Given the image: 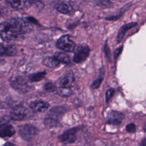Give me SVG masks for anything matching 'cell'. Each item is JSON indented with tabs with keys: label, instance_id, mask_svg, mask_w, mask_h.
<instances>
[{
	"label": "cell",
	"instance_id": "6da1fadb",
	"mask_svg": "<svg viewBox=\"0 0 146 146\" xmlns=\"http://www.w3.org/2000/svg\"><path fill=\"white\" fill-rule=\"evenodd\" d=\"M33 26L26 19L11 18L0 23V36L9 40L29 33Z\"/></svg>",
	"mask_w": 146,
	"mask_h": 146
},
{
	"label": "cell",
	"instance_id": "7a4b0ae2",
	"mask_svg": "<svg viewBox=\"0 0 146 146\" xmlns=\"http://www.w3.org/2000/svg\"><path fill=\"white\" fill-rule=\"evenodd\" d=\"M11 86L18 92L25 93L28 92L30 89V86L28 81L23 77L21 76H14L9 79Z\"/></svg>",
	"mask_w": 146,
	"mask_h": 146
},
{
	"label": "cell",
	"instance_id": "3957f363",
	"mask_svg": "<svg viewBox=\"0 0 146 146\" xmlns=\"http://www.w3.org/2000/svg\"><path fill=\"white\" fill-rule=\"evenodd\" d=\"M39 132L38 129L33 125L25 124L19 127L18 133L21 137L26 141L31 140Z\"/></svg>",
	"mask_w": 146,
	"mask_h": 146
},
{
	"label": "cell",
	"instance_id": "277c9868",
	"mask_svg": "<svg viewBox=\"0 0 146 146\" xmlns=\"http://www.w3.org/2000/svg\"><path fill=\"white\" fill-rule=\"evenodd\" d=\"M80 129V127H75L65 131L58 136L59 141L64 144H71L76 140V134Z\"/></svg>",
	"mask_w": 146,
	"mask_h": 146
},
{
	"label": "cell",
	"instance_id": "5b68a950",
	"mask_svg": "<svg viewBox=\"0 0 146 146\" xmlns=\"http://www.w3.org/2000/svg\"><path fill=\"white\" fill-rule=\"evenodd\" d=\"M30 112L26 107L22 105L15 106L11 110L10 118L14 120H22L30 116Z\"/></svg>",
	"mask_w": 146,
	"mask_h": 146
},
{
	"label": "cell",
	"instance_id": "8992f818",
	"mask_svg": "<svg viewBox=\"0 0 146 146\" xmlns=\"http://www.w3.org/2000/svg\"><path fill=\"white\" fill-rule=\"evenodd\" d=\"M56 46L59 49L67 52L73 51L75 47V43L70 39V36L68 35L60 37L56 42Z\"/></svg>",
	"mask_w": 146,
	"mask_h": 146
},
{
	"label": "cell",
	"instance_id": "52a82bcc",
	"mask_svg": "<svg viewBox=\"0 0 146 146\" xmlns=\"http://www.w3.org/2000/svg\"><path fill=\"white\" fill-rule=\"evenodd\" d=\"M75 82L74 74L71 71L64 73L56 81V85L58 87L70 88L72 86Z\"/></svg>",
	"mask_w": 146,
	"mask_h": 146
},
{
	"label": "cell",
	"instance_id": "ba28073f",
	"mask_svg": "<svg viewBox=\"0 0 146 146\" xmlns=\"http://www.w3.org/2000/svg\"><path fill=\"white\" fill-rule=\"evenodd\" d=\"M90 48L87 46H79L75 50L73 56V60L76 63L83 62L89 55Z\"/></svg>",
	"mask_w": 146,
	"mask_h": 146
},
{
	"label": "cell",
	"instance_id": "9c48e42d",
	"mask_svg": "<svg viewBox=\"0 0 146 146\" xmlns=\"http://www.w3.org/2000/svg\"><path fill=\"white\" fill-rule=\"evenodd\" d=\"M124 119L123 113L116 111H110L107 115L106 123L110 125H120Z\"/></svg>",
	"mask_w": 146,
	"mask_h": 146
},
{
	"label": "cell",
	"instance_id": "30bf717a",
	"mask_svg": "<svg viewBox=\"0 0 146 146\" xmlns=\"http://www.w3.org/2000/svg\"><path fill=\"white\" fill-rule=\"evenodd\" d=\"M31 109L35 112H44L48 108L49 104L42 100H34L30 103Z\"/></svg>",
	"mask_w": 146,
	"mask_h": 146
},
{
	"label": "cell",
	"instance_id": "8fae6325",
	"mask_svg": "<svg viewBox=\"0 0 146 146\" xmlns=\"http://www.w3.org/2000/svg\"><path fill=\"white\" fill-rule=\"evenodd\" d=\"M10 6L17 10H24L29 8L33 4L31 1H7Z\"/></svg>",
	"mask_w": 146,
	"mask_h": 146
},
{
	"label": "cell",
	"instance_id": "7c38bea8",
	"mask_svg": "<svg viewBox=\"0 0 146 146\" xmlns=\"http://www.w3.org/2000/svg\"><path fill=\"white\" fill-rule=\"evenodd\" d=\"M15 133L14 128L10 124H6L0 128V137H9Z\"/></svg>",
	"mask_w": 146,
	"mask_h": 146
},
{
	"label": "cell",
	"instance_id": "4fadbf2b",
	"mask_svg": "<svg viewBox=\"0 0 146 146\" xmlns=\"http://www.w3.org/2000/svg\"><path fill=\"white\" fill-rule=\"evenodd\" d=\"M137 23L132 22V23H129L128 24H126V25H124V26H123L119 30L118 34H117V42H120L123 39V38L124 36L125 33L127 30L135 27L136 26H137Z\"/></svg>",
	"mask_w": 146,
	"mask_h": 146
},
{
	"label": "cell",
	"instance_id": "5bb4252c",
	"mask_svg": "<svg viewBox=\"0 0 146 146\" xmlns=\"http://www.w3.org/2000/svg\"><path fill=\"white\" fill-rule=\"evenodd\" d=\"M54 57L56 58L59 62V63L61 62L67 65H69L71 63L69 56L64 52H56L54 54Z\"/></svg>",
	"mask_w": 146,
	"mask_h": 146
},
{
	"label": "cell",
	"instance_id": "9a60e30c",
	"mask_svg": "<svg viewBox=\"0 0 146 146\" xmlns=\"http://www.w3.org/2000/svg\"><path fill=\"white\" fill-rule=\"evenodd\" d=\"M57 10L63 14H68L72 10V7L70 3L66 2H62L59 3L56 7Z\"/></svg>",
	"mask_w": 146,
	"mask_h": 146
},
{
	"label": "cell",
	"instance_id": "2e32d148",
	"mask_svg": "<svg viewBox=\"0 0 146 146\" xmlns=\"http://www.w3.org/2000/svg\"><path fill=\"white\" fill-rule=\"evenodd\" d=\"M42 62L44 65L50 68H55L59 64V62L54 56L46 57L43 59Z\"/></svg>",
	"mask_w": 146,
	"mask_h": 146
},
{
	"label": "cell",
	"instance_id": "e0dca14e",
	"mask_svg": "<svg viewBox=\"0 0 146 146\" xmlns=\"http://www.w3.org/2000/svg\"><path fill=\"white\" fill-rule=\"evenodd\" d=\"M46 75V72H38L33 74H31L29 76V79L30 81L33 82H38L44 78V76Z\"/></svg>",
	"mask_w": 146,
	"mask_h": 146
},
{
	"label": "cell",
	"instance_id": "ac0fdd59",
	"mask_svg": "<svg viewBox=\"0 0 146 146\" xmlns=\"http://www.w3.org/2000/svg\"><path fill=\"white\" fill-rule=\"evenodd\" d=\"M44 124L45 126L48 127V128H52L58 126L59 124L58 121L52 117H47L44 120Z\"/></svg>",
	"mask_w": 146,
	"mask_h": 146
},
{
	"label": "cell",
	"instance_id": "d6986e66",
	"mask_svg": "<svg viewBox=\"0 0 146 146\" xmlns=\"http://www.w3.org/2000/svg\"><path fill=\"white\" fill-rule=\"evenodd\" d=\"M56 91L58 94L62 96H70L72 94V91L70 88L58 87L56 88Z\"/></svg>",
	"mask_w": 146,
	"mask_h": 146
},
{
	"label": "cell",
	"instance_id": "ffe728a7",
	"mask_svg": "<svg viewBox=\"0 0 146 146\" xmlns=\"http://www.w3.org/2000/svg\"><path fill=\"white\" fill-rule=\"evenodd\" d=\"M17 52V48L14 45H9L6 47L5 55L12 56L14 55Z\"/></svg>",
	"mask_w": 146,
	"mask_h": 146
},
{
	"label": "cell",
	"instance_id": "44dd1931",
	"mask_svg": "<svg viewBox=\"0 0 146 146\" xmlns=\"http://www.w3.org/2000/svg\"><path fill=\"white\" fill-rule=\"evenodd\" d=\"M44 89L47 91V92H54L56 90V86L52 84V83H47L45 84L44 86Z\"/></svg>",
	"mask_w": 146,
	"mask_h": 146
},
{
	"label": "cell",
	"instance_id": "7402d4cb",
	"mask_svg": "<svg viewBox=\"0 0 146 146\" xmlns=\"http://www.w3.org/2000/svg\"><path fill=\"white\" fill-rule=\"evenodd\" d=\"M125 129H126L127 132H128V133H134L136 132V125L133 123L128 124L126 125Z\"/></svg>",
	"mask_w": 146,
	"mask_h": 146
},
{
	"label": "cell",
	"instance_id": "603a6c76",
	"mask_svg": "<svg viewBox=\"0 0 146 146\" xmlns=\"http://www.w3.org/2000/svg\"><path fill=\"white\" fill-rule=\"evenodd\" d=\"M10 117L7 116H2L0 117V128L8 124V123L10 121Z\"/></svg>",
	"mask_w": 146,
	"mask_h": 146
},
{
	"label": "cell",
	"instance_id": "cb8c5ba5",
	"mask_svg": "<svg viewBox=\"0 0 146 146\" xmlns=\"http://www.w3.org/2000/svg\"><path fill=\"white\" fill-rule=\"evenodd\" d=\"M103 80V77H99L97 79H96L92 84L91 87L92 88L94 89H96L97 88H98L100 86V84L102 83V81Z\"/></svg>",
	"mask_w": 146,
	"mask_h": 146
},
{
	"label": "cell",
	"instance_id": "d4e9b609",
	"mask_svg": "<svg viewBox=\"0 0 146 146\" xmlns=\"http://www.w3.org/2000/svg\"><path fill=\"white\" fill-rule=\"evenodd\" d=\"M114 92H115V91L114 90L112 89V88H110L109 90H108L107 91H106V102L107 103L110 100V99L112 97V96L114 94Z\"/></svg>",
	"mask_w": 146,
	"mask_h": 146
},
{
	"label": "cell",
	"instance_id": "484cf974",
	"mask_svg": "<svg viewBox=\"0 0 146 146\" xmlns=\"http://www.w3.org/2000/svg\"><path fill=\"white\" fill-rule=\"evenodd\" d=\"M122 50H123V46L119 47L117 48H116L115 50V51L114 52V58L115 59L118 58L119 55L121 54Z\"/></svg>",
	"mask_w": 146,
	"mask_h": 146
},
{
	"label": "cell",
	"instance_id": "4316f807",
	"mask_svg": "<svg viewBox=\"0 0 146 146\" xmlns=\"http://www.w3.org/2000/svg\"><path fill=\"white\" fill-rule=\"evenodd\" d=\"M6 47H5L3 44L0 43V56L2 55H5Z\"/></svg>",
	"mask_w": 146,
	"mask_h": 146
},
{
	"label": "cell",
	"instance_id": "83f0119b",
	"mask_svg": "<svg viewBox=\"0 0 146 146\" xmlns=\"http://www.w3.org/2000/svg\"><path fill=\"white\" fill-rule=\"evenodd\" d=\"M139 146H146V137L141 140Z\"/></svg>",
	"mask_w": 146,
	"mask_h": 146
},
{
	"label": "cell",
	"instance_id": "f1b7e54d",
	"mask_svg": "<svg viewBox=\"0 0 146 146\" xmlns=\"http://www.w3.org/2000/svg\"><path fill=\"white\" fill-rule=\"evenodd\" d=\"M143 129L144 132H146V122L145 123V124H144V126L143 127Z\"/></svg>",
	"mask_w": 146,
	"mask_h": 146
}]
</instances>
